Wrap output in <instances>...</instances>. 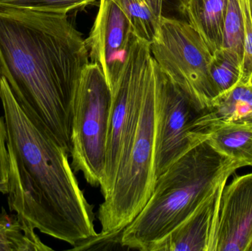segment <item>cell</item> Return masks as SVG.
<instances>
[{
  "label": "cell",
  "mask_w": 252,
  "mask_h": 251,
  "mask_svg": "<svg viewBox=\"0 0 252 251\" xmlns=\"http://www.w3.org/2000/svg\"><path fill=\"white\" fill-rule=\"evenodd\" d=\"M66 13L0 8V66L27 116L70 154L71 106L90 63Z\"/></svg>",
  "instance_id": "obj_1"
},
{
  "label": "cell",
  "mask_w": 252,
  "mask_h": 251,
  "mask_svg": "<svg viewBox=\"0 0 252 251\" xmlns=\"http://www.w3.org/2000/svg\"><path fill=\"white\" fill-rule=\"evenodd\" d=\"M0 100L7 131L10 212L72 247L96 235L93 206L80 188L69 152L27 116L4 77Z\"/></svg>",
  "instance_id": "obj_2"
},
{
  "label": "cell",
  "mask_w": 252,
  "mask_h": 251,
  "mask_svg": "<svg viewBox=\"0 0 252 251\" xmlns=\"http://www.w3.org/2000/svg\"><path fill=\"white\" fill-rule=\"evenodd\" d=\"M244 164L199 143L170 165L156 180L151 197L124 228L127 249L156 251L203 201Z\"/></svg>",
  "instance_id": "obj_3"
},
{
  "label": "cell",
  "mask_w": 252,
  "mask_h": 251,
  "mask_svg": "<svg viewBox=\"0 0 252 251\" xmlns=\"http://www.w3.org/2000/svg\"><path fill=\"white\" fill-rule=\"evenodd\" d=\"M156 84L153 58L145 81L134 133L118 166L113 187L103 197L98 217L103 232L124 229L142 211L155 185Z\"/></svg>",
  "instance_id": "obj_4"
},
{
  "label": "cell",
  "mask_w": 252,
  "mask_h": 251,
  "mask_svg": "<svg viewBox=\"0 0 252 251\" xmlns=\"http://www.w3.org/2000/svg\"><path fill=\"white\" fill-rule=\"evenodd\" d=\"M112 91L101 68L90 62L78 81L71 106L70 156L74 172L93 187L104 178Z\"/></svg>",
  "instance_id": "obj_5"
},
{
  "label": "cell",
  "mask_w": 252,
  "mask_h": 251,
  "mask_svg": "<svg viewBox=\"0 0 252 251\" xmlns=\"http://www.w3.org/2000/svg\"><path fill=\"white\" fill-rule=\"evenodd\" d=\"M151 52L161 72L201 109L210 108L219 97L210 72L212 53L188 22L161 16Z\"/></svg>",
  "instance_id": "obj_6"
},
{
  "label": "cell",
  "mask_w": 252,
  "mask_h": 251,
  "mask_svg": "<svg viewBox=\"0 0 252 251\" xmlns=\"http://www.w3.org/2000/svg\"><path fill=\"white\" fill-rule=\"evenodd\" d=\"M152 60L151 43L135 35L122 72L111 88L106 165L104 178L100 186L103 197L112 190L120 162L136 129L145 81Z\"/></svg>",
  "instance_id": "obj_7"
},
{
  "label": "cell",
  "mask_w": 252,
  "mask_h": 251,
  "mask_svg": "<svg viewBox=\"0 0 252 251\" xmlns=\"http://www.w3.org/2000/svg\"><path fill=\"white\" fill-rule=\"evenodd\" d=\"M156 84L155 141L154 169L156 180L170 165L195 146L205 141L207 134L196 126L201 109L176 85L154 61Z\"/></svg>",
  "instance_id": "obj_8"
},
{
  "label": "cell",
  "mask_w": 252,
  "mask_h": 251,
  "mask_svg": "<svg viewBox=\"0 0 252 251\" xmlns=\"http://www.w3.org/2000/svg\"><path fill=\"white\" fill-rule=\"evenodd\" d=\"M134 37L133 27L124 11L112 0H100L98 13L86 44L91 63L101 68L110 89L122 72Z\"/></svg>",
  "instance_id": "obj_9"
},
{
  "label": "cell",
  "mask_w": 252,
  "mask_h": 251,
  "mask_svg": "<svg viewBox=\"0 0 252 251\" xmlns=\"http://www.w3.org/2000/svg\"><path fill=\"white\" fill-rule=\"evenodd\" d=\"M252 244V173L236 176L221 195L216 251H250Z\"/></svg>",
  "instance_id": "obj_10"
},
{
  "label": "cell",
  "mask_w": 252,
  "mask_h": 251,
  "mask_svg": "<svg viewBox=\"0 0 252 251\" xmlns=\"http://www.w3.org/2000/svg\"><path fill=\"white\" fill-rule=\"evenodd\" d=\"M226 184L221 183L156 251H216L220 201Z\"/></svg>",
  "instance_id": "obj_11"
},
{
  "label": "cell",
  "mask_w": 252,
  "mask_h": 251,
  "mask_svg": "<svg viewBox=\"0 0 252 251\" xmlns=\"http://www.w3.org/2000/svg\"><path fill=\"white\" fill-rule=\"evenodd\" d=\"M226 123H252V78L219 96L198 118L196 126L207 134L210 128Z\"/></svg>",
  "instance_id": "obj_12"
},
{
  "label": "cell",
  "mask_w": 252,
  "mask_h": 251,
  "mask_svg": "<svg viewBox=\"0 0 252 251\" xmlns=\"http://www.w3.org/2000/svg\"><path fill=\"white\" fill-rule=\"evenodd\" d=\"M228 0H181L179 12L213 54L223 47Z\"/></svg>",
  "instance_id": "obj_13"
},
{
  "label": "cell",
  "mask_w": 252,
  "mask_h": 251,
  "mask_svg": "<svg viewBox=\"0 0 252 251\" xmlns=\"http://www.w3.org/2000/svg\"><path fill=\"white\" fill-rule=\"evenodd\" d=\"M206 141L223 156L252 167V123H226L207 131Z\"/></svg>",
  "instance_id": "obj_14"
},
{
  "label": "cell",
  "mask_w": 252,
  "mask_h": 251,
  "mask_svg": "<svg viewBox=\"0 0 252 251\" xmlns=\"http://www.w3.org/2000/svg\"><path fill=\"white\" fill-rule=\"evenodd\" d=\"M35 230L22 222L16 214L9 215L4 207L0 212V251H53L35 234Z\"/></svg>",
  "instance_id": "obj_15"
},
{
  "label": "cell",
  "mask_w": 252,
  "mask_h": 251,
  "mask_svg": "<svg viewBox=\"0 0 252 251\" xmlns=\"http://www.w3.org/2000/svg\"><path fill=\"white\" fill-rule=\"evenodd\" d=\"M210 72L219 96L221 95L242 81V60L232 52L222 47L212 54Z\"/></svg>",
  "instance_id": "obj_16"
},
{
  "label": "cell",
  "mask_w": 252,
  "mask_h": 251,
  "mask_svg": "<svg viewBox=\"0 0 252 251\" xmlns=\"http://www.w3.org/2000/svg\"><path fill=\"white\" fill-rule=\"evenodd\" d=\"M130 20L135 35L151 43L161 18L157 17L145 0H112Z\"/></svg>",
  "instance_id": "obj_17"
},
{
  "label": "cell",
  "mask_w": 252,
  "mask_h": 251,
  "mask_svg": "<svg viewBox=\"0 0 252 251\" xmlns=\"http://www.w3.org/2000/svg\"><path fill=\"white\" fill-rule=\"evenodd\" d=\"M244 17L240 0H228L227 8L223 26V47L244 60Z\"/></svg>",
  "instance_id": "obj_18"
},
{
  "label": "cell",
  "mask_w": 252,
  "mask_h": 251,
  "mask_svg": "<svg viewBox=\"0 0 252 251\" xmlns=\"http://www.w3.org/2000/svg\"><path fill=\"white\" fill-rule=\"evenodd\" d=\"M97 0H0V8H19L66 13L94 4Z\"/></svg>",
  "instance_id": "obj_19"
},
{
  "label": "cell",
  "mask_w": 252,
  "mask_h": 251,
  "mask_svg": "<svg viewBox=\"0 0 252 251\" xmlns=\"http://www.w3.org/2000/svg\"><path fill=\"white\" fill-rule=\"evenodd\" d=\"M124 230L110 232H101L93 236L87 240L77 243L72 249L75 251L89 250H116L126 249L122 243V235Z\"/></svg>",
  "instance_id": "obj_20"
},
{
  "label": "cell",
  "mask_w": 252,
  "mask_h": 251,
  "mask_svg": "<svg viewBox=\"0 0 252 251\" xmlns=\"http://www.w3.org/2000/svg\"><path fill=\"white\" fill-rule=\"evenodd\" d=\"M3 75L0 66V88ZM9 160L7 149V131L4 116H0V193L7 194Z\"/></svg>",
  "instance_id": "obj_21"
},
{
  "label": "cell",
  "mask_w": 252,
  "mask_h": 251,
  "mask_svg": "<svg viewBox=\"0 0 252 251\" xmlns=\"http://www.w3.org/2000/svg\"><path fill=\"white\" fill-rule=\"evenodd\" d=\"M157 17L161 18L164 16V9L171 7L173 10L179 12L181 0H145Z\"/></svg>",
  "instance_id": "obj_22"
},
{
  "label": "cell",
  "mask_w": 252,
  "mask_h": 251,
  "mask_svg": "<svg viewBox=\"0 0 252 251\" xmlns=\"http://www.w3.org/2000/svg\"><path fill=\"white\" fill-rule=\"evenodd\" d=\"M248 1L249 8H250V14H251L252 19V0H247Z\"/></svg>",
  "instance_id": "obj_23"
},
{
  "label": "cell",
  "mask_w": 252,
  "mask_h": 251,
  "mask_svg": "<svg viewBox=\"0 0 252 251\" xmlns=\"http://www.w3.org/2000/svg\"><path fill=\"white\" fill-rule=\"evenodd\" d=\"M250 251H252V244L251 247H250Z\"/></svg>",
  "instance_id": "obj_24"
},
{
  "label": "cell",
  "mask_w": 252,
  "mask_h": 251,
  "mask_svg": "<svg viewBox=\"0 0 252 251\" xmlns=\"http://www.w3.org/2000/svg\"><path fill=\"white\" fill-rule=\"evenodd\" d=\"M249 78H252V75H251V76L249 77Z\"/></svg>",
  "instance_id": "obj_25"
}]
</instances>
